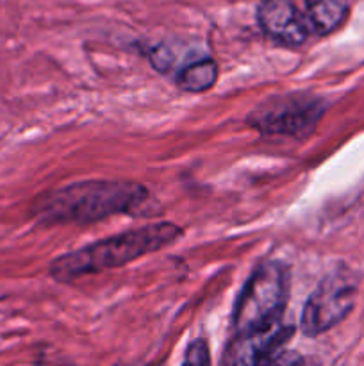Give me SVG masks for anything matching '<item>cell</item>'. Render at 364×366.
Returning a JSON list of instances; mask_svg holds the SVG:
<instances>
[{
    "label": "cell",
    "mask_w": 364,
    "mask_h": 366,
    "mask_svg": "<svg viewBox=\"0 0 364 366\" xmlns=\"http://www.w3.org/2000/svg\"><path fill=\"white\" fill-rule=\"evenodd\" d=\"M148 192L131 181H84L68 184L39 200V217L56 224H91L107 217L132 213Z\"/></svg>",
    "instance_id": "6da1fadb"
},
{
    "label": "cell",
    "mask_w": 364,
    "mask_h": 366,
    "mask_svg": "<svg viewBox=\"0 0 364 366\" xmlns=\"http://www.w3.org/2000/svg\"><path fill=\"white\" fill-rule=\"evenodd\" d=\"M181 234L182 229L170 222L132 229L57 257L50 267V275L59 282H71L82 275L123 267L145 254L171 245Z\"/></svg>",
    "instance_id": "7a4b0ae2"
},
{
    "label": "cell",
    "mask_w": 364,
    "mask_h": 366,
    "mask_svg": "<svg viewBox=\"0 0 364 366\" xmlns=\"http://www.w3.org/2000/svg\"><path fill=\"white\" fill-rule=\"evenodd\" d=\"M288 295V268L275 261L261 264L239 293L234 311L236 332L266 331L280 324Z\"/></svg>",
    "instance_id": "3957f363"
},
{
    "label": "cell",
    "mask_w": 364,
    "mask_h": 366,
    "mask_svg": "<svg viewBox=\"0 0 364 366\" xmlns=\"http://www.w3.org/2000/svg\"><path fill=\"white\" fill-rule=\"evenodd\" d=\"M359 281L348 270H335L320 282L302 313V331L305 336H320L341 324L357 300Z\"/></svg>",
    "instance_id": "277c9868"
},
{
    "label": "cell",
    "mask_w": 364,
    "mask_h": 366,
    "mask_svg": "<svg viewBox=\"0 0 364 366\" xmlns=\"http://www.w3.org/2000/svg\"><path fill=\"white\" fill-rule=\"evenodd\" d=\"M325 102L318 97L293 95L273 97L250 113L248 122L263 134L303 138L309 134L325 113Z\"/></svg>",
    "instance_id": "5b68a950"
},
{
    "label": "cell",
    "mask_w": 364,
    "mask_h": 366,
    "mask_svg": "<svg viewBox=\"0 0 364 366\" xmlns=\"http://www.w3.org/2000/svg\"><path fill=\"white\" fill-rule=\"evenodd\" d=\"M257 21L268 38L289 49L302 46L309 38V18L291 0H263L257 7Z\"/></svg>",
    "instance_id": "8992f818"
},
{
    "label": "cell",
    "mask_w": 364,
    "mask_h": 366,
    "mask_svg": "<svg viewBox=\"0 0 364 366\" xmlns=\"http://www.w3.org/2000/svg\"><path fill=\"white\" fill-rule=\"evenodd\" d=\"M291 335L293 327H282L280 324L266 331L238 335L228 343L223 354V363L256 365L275 361V356L289 342Z\"/></svg>",
    "instance_id": "52a82bcc"
},
{
    "label": "cell",
    "mask_w": 364,
    "mask_h": 366,
    "mask_svg": "<svg viewBox=\"0 0 364 366\" xmlns=\"http://www.w3.org/2000/svg\"><path fill=\"white\" fill-rule=\"evenodd\" d=\"M307 18L318 34H330L348 16V0H305Z\"/></svg>",
    "instance_id": "ba28073f"
},
{
    "label": "cell",
    "mask_w": 364,
    "mask_h": 366,
    "mask_svg": "<svg viewBox=\"0 0 364 366\" xmlns=\"http://www.w3.org/2000/svg\"><path fill=\"white\" fill-rule=\"evenodd\" d=\"M216 79L218 64L211 57H203L181 68L177 84L188 93H202L213 88Z\"/></svg>",
    "instance_id": "9c48e42d"
},
{
    "label": "cell",
    "mask_w": 364,
    "mask_h": 366,
    "mask_svg": "<svg viewBox=\"0 0 364 366\" xmlns=\"http://www.w3.org/2000/svg\"><path fill=\"white\" fill-rule=\"evenodd\" d=\"M209 361H211L209 349H207L206 342L198 340V342H195L188 349V354H186L184 363H188V365H207Z\"/></svg>",
    "instance_id": "30bf717a"
}]
</instances>
